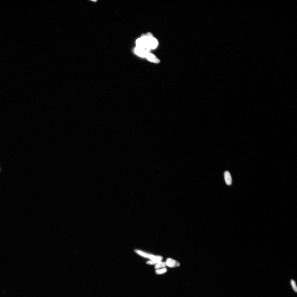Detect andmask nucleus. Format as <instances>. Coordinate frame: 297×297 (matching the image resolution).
I'll use <instances>...</instances> for the list:
<instances>
[{
	"instance_id": "1a4fd4ad",
	"label": "nucleus",
	"mask_w": 297,
	"mask_h": 297,
	"mask_svg": "<svg viewBox=\"0 0 297 297\" xmlns=\"http://www.w3.org/2000/svg\"><path fill=\"white\" fill-rule=\"evenodd\" d=\"M290 283L293 289L295 292H297V287L295 281L293 279H291Z\"/></svg>"
},
{
	"instance_id": "9b49d317",
	"label": "nucleus",
	"mask_w": 297,
	"mask_h": 297,
	"mask_svg": "<svg viewBox=\"0 0 297 297\" xmlns=\"http://www.w3.org/2000/svg\"><path fill=\"white\" fill-rule=\"evenodd\" d=\"M146 263L147 264L149 265H153L155 264V263L151 260L147 261Z\"/></svg>"
},
{
	"instance_id": "423d86ee",
	"label": "nucleus",
	"mask_w": 297,
	"mask_h": 297,
	"mask_svg": "<svg viewBox=\"0 0 297 297\" xmlns=\"http://www.w3.org/2000/svg\"><path fill=\"white\" fill-rule=\"evenodd\" d=\"M155 264L161 261L163 259L162 256H155L152 254H150L149 258Z\"/></svg>"
},
{
	"instance_id": "f257e3e1",
	"label": "nucleus",
	"mask_w": 297,
	"mask_h": 297,
	"mask_svg": "<svg viewBox=\"0 0 297 297\" xmlns=\"http://www.w3.org/2000/svg\"><path fill=\"white\" fill-rule=\"evenodd\" d=\"M146 36L148 39V44L149 47L151 49H155L158 45V42L156 39L153 37L152 34L151 33H148Z\"/></svg>"
},
{
	"instance_id": "0eeeda50",
	"label": "nucleus",
	"mask_w": 297,
	"mask_h": 297,
	"mask_svg": "<svg viewBox=\"0 0 297 297\" xmlns=\"http://www.w3.org/2000/svg\"><path fill=\"white\" fill-rule=\"evenodd\" d=\"M166 266L165 262L161 261L155 264V268L156 270L159 269L160 268H165Z\"/></svg>"
},
{
	"instance_id": "7ed1b4c3",
	"label": "nucleus",
	"mask_w": 297,
	"mask_h": 297,
	"mask_svg": "<svg viewBox=\"0 0 297 297\" xmlns=\"http://www.w3.org/2000/svg\"><path fill=\"white\" fill-rule=\"evenodd\" d=\"M165 263L166 265L170 268L179 267L180 265L179 262L171 258L167 259Z\"/></svg>"
},
{
	"instance_id": "39448f33",
	"label": "nucleus",
	"mask_w": 297,
	"mask_h": 297,
	"mask_svg": "<svg viewBox=\"0 0 297 297\" xmlns=\"http://www.w3.org/2000/svg\"><path fill=\"white\" fill-rule=\"evenodd\" d=\"M146 58L148 60L154 63H158L160 62L159 59H158L154 55L149 53L147 54Z\"/></svg>"
},
{
	"instance_id": "9d476101",
	"label": "nucleus",
	"mask_w": 297,
	"mask_h": 297,
	"mask_svg": "<svg viewBox=\"0 0 297 297\" xmlns=\"http://www.w3.org/2000/svg\"><path fill=\"white\" fill-rule=\"evenodd\" d=\"M167 271L166 268H163L162 269H158L155 271L156 274L157 275L162 274L165 273Z\"/></svg>"
},
{
	"instance_id": "20e7f679",
	"label": "nucleus",
	"mask_w": 297,
	"mask_h": 297,
	"mask_svg": "<svg viewBox=\"0 0 297 297\" xmlns=\"http://www.w3.org/2000/svg\"><path fill=\"white\" fill-rule=\"evenodd\" d=\"M224 178L226 183L228 186L231 185L232 183V179L230 173L229 171H226L224 173Z\"/></svg>"
},
{
	"instance_id": "f03ea898",
	"label": "nucleus",
	"mask_w": 297,
	"mask_h": 297,
	"mask_svg": "<svg viewBox=\"0 0 297 297\" xmlns=\"http://www.w3.org/2000/svg\"><path fill=\"white\" fill-rule=\"evenodd\" d=\"M134 52L138 55L142 57H146L147 55L149 53V51L144 48L137 47L135 48Z\"/></svg>"
},
{
	"instance_id": "6e6552de",
	"label": "nucleus",
	"mask_w": 297,
	"mask_h": 297,
	"mask_svg": "<svg viewBox=\"0 0 297 297\" xmlns=\"http://www.w3.org/2000/svg\"><path fill=\"white\" fill-rule=\"evenodd\" d=\"M135 251L137 254L140 255L141 256L146 257V258H149V254H147V253L139 250H135Z\"/></svg>"
}]
</instances>
